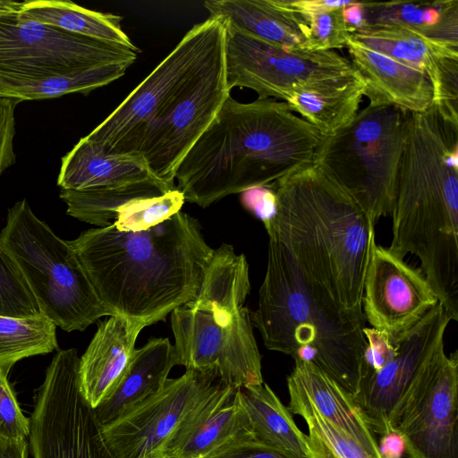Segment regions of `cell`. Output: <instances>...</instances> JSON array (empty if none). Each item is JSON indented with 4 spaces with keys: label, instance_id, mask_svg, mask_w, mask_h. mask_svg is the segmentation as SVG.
<instances>
[{
    "label": "cell",
    "instance_id": "8fae6325",
    "mask_svg": "<svg viewBox=\"0 0 458 458\" xmlns=\"http://www.w3.org/2000/svg\"><path fill=\"white\" fill-rule=\"evenodd\" d=\"M19 10L0 13V77L38 80L137 59L127 47L22 19Z\"/></svg>",
    "mask_w": 458,
    "mask_h": 458
},
{
    "label": "cell",
    "instance_id": "7c38bea8",
    "mask_svg": "<svg viewBox=\"0 0 458 458\" xmlns=\"http://www.w3.org/2000/svg\"><path fill=\"white\" fill-rule=\"evenodd\" d=\"M171 326L177 365L214 375L236 389L264 383L248 308L220 326L210 312L182 305L171 312Z\"/></svg>",
    "mask_w": 458,
    "mask_h": 458
},
{
    "label": "cell",
    "instance_id": "bcb514c9",
    "mask_svg": "<svg viewBox=\"0 0 458 458\" xmlns=\"http://www.w3.org/2000/svg\"><path fill=\"white\" fill-rule=\"evenodd\" d=\"M22 2H14L10 0H0V13L13 10H19Z\"/></svg>",
    "mask_w": 458,
    "mask_h": 458
},
{
    "label": "cell",
    "instance_id": "4dcf8cb0",
    "mask_svg": "<svg viewBox=\"0 0 458 458\" xmlns=\"http://www.w3.org/2000/svg\"><path fill=\"white\" fill-rule=\"evenodd\" d=\"M365 84L361 79L316 90L295 92L285 102L293 112L327 135L346 125L359 112Z\"/></svg>",
    "mask_w": 458,
    "mask_h": 458
},
{
    "label": "cell",
    "instance_id": "9a60e30c",
    "mask_svg": "<svg viewBox=\"0 0 458 458\" xmlns=\"http://www.w3.org/2000/svg\"><path fill=\"white\" fill-rule=\"evenodd\" d=\"M452 318L439 302L414 327L394 339V352L375 371L362 374L353 397L373 433L391 431L394 412L422 370L445 351V335Z\"/></svg>",
    "mask_w": 458,
    "mask_h": 458
},
{
    "label": "cell",
    "instance_id": "74e56055",
    "mask_svg": "<svg viewBox=\"0 0 458 458\" xmlns=\"http://www.w3.org/2000/svg\"><path fill=\"white\" fill-rule=\"evenodd\" d=\"M7 376L0 369V440L28 439L30 418L22 412Z\"/></svg>",
    "mask_w": 458,
    "mask_h": 458
},
{
    "label": "cell",
    "instance_id": "d4e9b609",
    "mask_svg": "<svg viewBox=\"0 0 458 458\" xmlns=\"http://www.w3.org/2000/svg\"><path fill=\"white\" fill-rule=\"evenodd\" d=\"M151 179L157 178L152 174L142 157L106 154L83 137L62 157L57 185L61 190L83 191Z\"/></svg>",
    "mask_w": 458,
    "mask_h": 458
},
{
    "label": "cell",
    "instance_id": "7bdbcfd3",
    "mask_svg": "<svg viewBox=\"0 0 458 458\" xmlns=\"http://www.w3.org/2000/svg\"><path fill=\"white\" fill-rule=\"evenodd\" d=\"M377 446L381 458H402L405 453L403 438L395 431L381 436Z\"/></svg>",
    "mask_w": 458,
    "mask_h": 458
},
{
    "label": "cell",
    "instance_id": "ffe728a7",
    "mask_svg": "<svg viewBox=\"0 0 458 458\" xmlns=\"http://www.w3.org/2000/svg\"><path fill=\"white\" fill-rule=\"evenodd\" d=\"M346 48L369 104L392 105L408 113H422L434 105L433 85L422 71L369 49L351 36Z\"/></svg>",
    "mask_w": 458,
    "mask_h": 458
},
{
    "label": "cell",
    "instance_id": "836d02e7",
    "mask_svg": "<svg viewBox=\"0 0 458 458\" xmlns=\"http://www.w3.org/2000/svg\"><path fill=\"white\" fill-rule=\"evenodd\" d=\"M293 414L302 417L308 425L309 458H380L314 411L299 409Z\"/></svg>",
    "mask_w": 458,
    "mask_h": 458
},
{
    "label": "cell",
    "instance_id": "8992f818",
    "mask_svg": "<svg viewBox=\"0 0 458 458\" xmlns=\"http://www.w3.org/2000/svg\"><path fill=\"white\" fill-rule=\"evenodd\" d=\"M409 114L392 105L369 104L346 125L325 135L314 154L313 165L375 224L393 213Z\"/></svg>",
    "mask_w": 458,
    "mask_h": 458
},
{
    "label": "cell",
    "instance_id": "6da1fadb",
    "mask_svg": "<svg viewBox=\"0 0 458 458\" xmlns=\"http://www.w3.org/2000/svg\"><path fill=\"white\" fill-rule=\"evenodd\" d=\"M68 242L112 315L146 326L196 299L214 250L199 221L182 211L144 231L113 225Z\"/></svg>",
    "mask_w": 458,
    "mask_h": 458
},
{
    "label": "cell",
    "instance_id": "d6986e66",
    "mask_svg": "<svg viewBox=\"0 0 458 458\" xmlns=\"http://www.w3.org/2000/svg\"><path fill=\"white\" fill-rule=\"evenodd\" d=\"M254 440L239 389L221 384L178 426L162 450L165 458H207L239 441Z\"/></svg>",
    "mask_w": 458,
    "mask_h": 458
},
{
    "label": "cell",
    "instance_id": "44dd1931",
    "mask_svg": "<svg viewBox=\"0 0 458 458\" xmlns=\"http://www.w3.org/2000/svg\"><path fill=\"white\" fill-rule=\"evenodd\" d=\"M144 323L114 315L100 323L83 355L78 376L81 394L95 409L117 387L135 351Z\"/></svg>",
    "mask_w": 458,
    "mask_h": 458
},
{
    "label": "cell",
    "instance_id": "8d00e7d4",
    "mask_svg": "<svg viewBox=\"0 0 458 458\" xmlns=\"http://www.w3.org/2000/svg\"><path fill=\"white\" fill-rule=\"evenodd\" d=\"M344 11L339 8L304 18L309 30L301 50L318 52L346 47L350 30Z\"/></svg>",
    "mask_w": 458,
    "mask_h": 458
},
{
    "label": "cell",
    "instance_id": "f1b7e54d",
    "mask_svg": "<svg viewBox=\"0 0 458 458\" xmlns=\"http://www.w3.org/2000/svg\"><path fill=\"white\" fill-rule=\"evenodd\" d=\"M362 12L365 26H403L429 38L458 47L457 0L362 3Z\"/></svg>",
    "mask_w": 458,
    "mask_h": 458
},
{
    "label": "cell",
    "instance_id": "b9f144b4",
    "mask_svg": "<svg viewBox=\"0 0 458 458\" xmlns=\"http://www.w3.org/2000/svg\"><path fill=\"white\" fill-rule=\"evenodd\" d=\"M355 1L341 0H284L285 4L301 17L306 18L313 14L345 8Z\"/></svg>",
    "mask_w": 458,
    "mask_h": 458
},
{
    "label": "cell",
    "instance_id": "60d3db41",
    "mask_svg": "<svg viewBox=\"0 0 458 458\" xmlns=\"http://www.w3.org/2000/svg\"><path fill=\"white\" fill-rule=\"evenodd\" d=\"M207 458H288L254 440L232 443Z\"/></svg>",
    "mask_w": 458,
    "mask_h": 458
},
{
    "label": "cell",
    "instance_id": "4316f807",
    "mask_svg": "<svg viewBox=\"0 0 458 458\" xmlns=\"http://www.w3.org/2000/svg\"><path fill=\"white\" fill-rule=\"evenodd\" d=\"M254 441L288 458H309L307 435L266 383L239 388Z\"/></svg>",
    "mask_w": 458,
    "mask_h": 458
},
{
    "label": "cell",
    "instance_id": "e575fe53",
    "mask_svg": "<svg viewBox=\"0 0 458 458\" xmlns=\"http://www.w3.org/2000/svg\"><path fill=\"white\" fill-rule=\"evenodd\" d=\"M184 201L177 188L158 197L131 201L119 210L114 225L120 231L147 230L181 211Z\"/></svg>",
    "mask_w": 458,
    "mask_h": 458
},
{
    "label": "cell",
    "instance_id": "e0dca14e",
    "mask_svg": "<svg viewBox=\"0 0 458 458\" xmlns=\"http://www.w3.org/2000/svg\"><path fill=\"white\" fill-rule=\"evenodd\" d=\"M437 303L438 298L420 268L375 243L361 300L364 319L371 328L394 340Z\"/></svg>",
    "mask_w": 458,
    "mask_h": 458
},
{
    "label": "cell",
    "instance_id": "5bb4252c",
    "mask_svg": "<svg viewBox=\"0 0 458 458\" xmlns=\"http://www.w3.org/2000/svg\"><path fill=\"white\" fill-rule=\"evenodd\" d=\"M224 384L216 376L186 370L168 378L156 394L100 426L112 458H157L165 444L184 419Z\"/></svg>",
    "mask_w": 458,
    "mask_h": 458
},
{
    "label": "cell",
    "instance_id": "d590c367",
    "mask_svg": "<svg viewBox=\"0 0 458 458\" xmlns=\"http://www.w3.org/2000/svg\"><path fill=\"white\" fill-rule=\"evenodd\" d=\"M0 316L38 318L42 311L20 268L0 246Z\"/></svg>",
    "mask_w": 458,
    "mask_h": 458
},
{
    "label": "cell",
    "instance_id": "7402d4cb",
    "mask_svg": "<svg viewBox=\"0 0 458 458\" xmlns=\"http://www.w3.org/2000/svg\"><path fill=\"white\" fill-rule=\"evenodd\" d=\"M287 386V408L292 414L299 409L314 411L380 457L377 443L354 398L316 365L295 360Z\"/></svg>",
    "mask_w": 458,
    "mask_h": 458
},
{
    "label": "cell",
    "instance_id": "ba28073f",
    "mask_svg": "<svg viewBox=\"0 0 458 458\" xmlns=\"http://www.w3.org/2000/svg\"><path fill=\"white\" fill-rule=\"evenodd\" d=\"M225 30L219 17L191 27L86 139L106 154L138 157L148 134L225 54Z\"/></svg>",
    "mask_w": 458,
    "mask_h": 458
},
{
    "label": "cell",
    "instance_id": "277c9868",
    "mask_svg": "<svg viewBox=\"0 0 458 458\" xmlns=\"http://www.w3.org/2000/svg\"><path fill=\"white\" fill-rule=\"evenodd\" d=\"M274 189L277 207L268 237L284 247L302 276L338 310L363 315L375 223L314 165Z\"/></svg>",
    "mask_w": 458,
    "mask_h": 458
},
{
    "label": "cell",
    "instance_id": "2e32d148",
    "mask_svg": "<svg viewBox=\"0 0 458 458\" xmlns=\"http://www.w3.org/2000/svg\"><path fill=\"white\" fill-rule=\"evenodd\" d=\"M225 64L224 54L153 128L139 149L138 157L152 174L170 186H175V173L185 155L231 96Z\"/></svg>",
    "mask_w": 458,
    "mask_h": 458
},
{
    "label": "cell",
    "instance_id": "5b68a950",
    "mask_svg": "<svg viewBox=\"0 0 458 458\" xmlns=\"http://www.w3.org/2000/svg\"><path fill=\"white\" fill-rule=\"evenodd\" d=\"M250 320L268 350L313 363L352 397L358 394L367 348L363 315L338 310L273 238Z\"/></svg>",
    "mask_w": 458,
    "mask_h": 458
},
{
    "label": "cell",
    "instance_id": "484cf974",
    "mask_svg": "<svg viewBox=\"0 0 458 458\" xmlns=\"http://www.w3.org/2000/svg\"><path fill=\"white\" fill-rule=\"evenodd\" d=\"M250 291L249 265L243 254L223 243L213 250L196 299L187 306L212 314L220 326L231 324Z\"/></svg>",
    "mask_w": 458,
    "mask_h": 458
},
{
    "label": "cell",
    "instance_id": "4fadbf2b",
    "mask_svg": "<svg viewBox=\"0 0 458 458\" xmlns=\"http://www.w3.org/2000/svg\"><path fill=\"white\" fill-rule=\"evenodd\" d=\"M409 458H458V353L442 352L419 375L392 421Z\"/></svg>",
    "mask_w": 458,
    "mask_h": 458
},
{
    "label": "cell",
    "instance_id": "30bf717a",
    "mask_svg": "<svg viewBox=\"0 0 458 458\" xmlns=\"http://www.w3.org/2000/svg\"><path fill=\"white\" fill-rule=\"evenodd\" d=\"M79 361L76 349L59 350L47 369L30 417L33 458H112L94 409L81 394Z\"/></svg>",
    "mask_w": 458,
    "mask_h": 458
},
{
    "label": "cell",
    "instance_id": "7a4b0ae2",
    "mask_svg": "<svg viewBox=\"0 0 458 458\" xmlns=\"http://www.w3.org/2000/svg\"><path fill=\"white\" fill-rule=\"evenodd\" d=\"M388 250L418 258L439 302L458 320V121L436 105L410 113Z\"/></svg>",
    "mask_w": 458,
    "mask_h": 458
},
{
    "label": "cell",
    "instance_id": "ab89813d",
    "mask_svg": "<svg viewBox=\"0 0 458 458\" xmlns=\"http://www.w3.org/2000/svg\"><path fill=\"white\" fill-rule=\"evenodd\" d=\"M19 100L0 98V180L3 173L16 161L13 140L15 135V108Z\"/></svg>",
    "mask_w": 458,
    "mask_h": 458
},
{
    "label": "cell",
    "instance_id": "3957f363",
    "mask_svg": "<svg viewBox=\"0 0 458 458\" xmlns=\"http://www.w3.org/2000/svg\"><path fill=\"white\" fill-rule=\"evenodd\" d=\"M324 136L285 101L242 103L230 96L180 163L176 188L201 208L251 188H274L313 165Z\"/></svg>",
    "mask_w": 458,
    "mask_h": 458
},
{
    "label": "cell",
    "instance_id": "9c48e42d",
    "mask_svg": "<svg viewBox=\"0 0 458 458\" xmlns=\"http://www.w3.org/2000/svg\"><path fill=\"white\" fill-rule=\"evenodd\" d=\"M225 23V65L230 89L247 88L258 94V99L285 101L295 92L361 79L352 63L334 50H293Z\"/></svg>",
    "mask_w": 458,
    "mask_h": 458
},
{
    "label": "cell",
    "instance_id": "603a6c76",
    "mask_svg": "<svg viewBox=\"0 0 458 458\" xmlns=\"http://www.w3.org/2000/svg\"><path fill=\"white\" fill-rule=\"evenodd\" d=\"M209 17L260 39L299 50L309 26L303 17L291 10L284 0H209L204 2Z\"/></svg>",
    "mask_w": 458,
    "mask_h": 458
},
{
    "label": "cell",
    "instance_id": "83f0119b",
    "mask_svg": "<svg viewBox=\"0 0 458 458\" xmlns=\"http://www.w3.org/2000/svg\"><path fill=\"white\" fill-rule=\"evenodd\" d=\"M19 16L25 20L47 24L63 30L127 47L136 53L140 50L123 30V16L86 9L70 1H24Z\"/></svg>",
    "mask_w": 458,
    "mask_h": 458
},
{
    "label": "cell",
    "instance_id": "f35d334b",
    "mask_svg": "<svg viewBox=\"0 0 458 458\" xmlns=\"http://www.w3.org/2000/svg\"><path fill=\"white\" fill-rule=\"evenodd\" d=\"M242 205L265 226L267 235L271 233L276 214V194L272 187L262 186L241 193Z\"/></svg>",
    "mask_w": 458,
    "mask_h": 458
},
{
    "label": "cell",
    "instance_id": "ac0fdd59",
    "mask_svg": "<svg viewBox=\"0 0 458 458\" xmlns=\"http://www.w3.org/2000/svg\"><path fill=\"white\" fill-rule=\"evenodd\" d=\"M365 47L425 72L434 105L458 121V47L397 25H369L350 34Z\"/></svg>",
    "mask_w": 458,
    "mask_h": 458
},
{
    "label": "cell",
    "instance_id": "1f68e13d",
    "mask_svg": "<svg viewBox=\"0 0 458 458\" xmlns=\"http://www.w3.org/2000/svg\"><path fill=\"white\" fill-rule=\"evenodd\" d=\"M127 64H106L77 72L38 80H14L0 77V98L38 100L69 93L88 94L123 77Z\"/></svg>",
    "mask_w": 458,
    "mask_h": 458
},
{
    "label": "cell",
    "instance_id": "7dc6e473",
    "mask_svg": "<svg viewBox=\"0 0 458 458\" xmlns=\"http://www.w3.org/2000/svg\"><path fill=\"white\" fill-rule=\"evenodd\" d=\"M157 458H165V457H164V456H160V457H157Z\"/></svg>",
    "mask_w": 458,
    "mask_h": 458
},
{
    "label": "cell",
    "instance_id": "f6af8a7d",
    "mask_svg": "<svg viewBox=\"0 0 458 458\" xmlns=\"http://www.w3.org/2000/svg\"><path fill=\"white\" fill-rule=\"evenodd\" d=\"M344 13L350 34L365 26L362 3L355 1L351 5L345 7Z\"/></svg>",
    "mask_w": 458,
    "mask_h": 458
},
{
    "label": "cell",
    "instance_id": "f546056e",
    "mask_svg": "<svg viewBox=\"0 0 458 458\" xmlns=\"http://www.w3.org/2000/svg\"><path fill=\"white\" fill-rule=\"evenodd\" d=\"M175 188L158 179H151L116 187L61 190L60 198L67 205V214L71 216L98 227H107L115 223L119 210L130 202L158 197Z\"/></svg>",
    "mask_w": 458,
    "mask_h": 458
},
{
    "label": "cell",
    "instance_id": "d6a6232c",
    "mask_svg": "<svg viewBox=\"0 0 458 458\" xmlns=\"http://www.w3.org/2000/svg\"><path fill=\"white\" fill-rule=\"evenodd\" d=\"M56 326L38 318L0 316V369L9 373L19 360L57 349Z\"/></svg>",
    "mask_w": 458,
    "mask_h": 458
},
{
    "label": "cell",
    "instance_id": "cb8c5ba5",
    "mask_svg": "<svg viewBox=\"0 0 458 458\" xmlns=\"http://www.w3.org/2000/svg\"><path fill=\"white\" fill-rule=\"evenodd\" d=\"M176 363L174 346L167 338L149 340L135 349L131 360L113 394L94 409L100 426L159 392Z\"/></svg>",
    "mask_w": 458,
    "mask_h": 458
},
{
    "label": "cell",
    "instance_id": "ee69618b",
    "mask_svg": "<svg viewBox=\"0 0 458 458\" xmlns=\"http://www.w3.org/2000/svg\"><path fill=\"white\" fill-rule=\"evenodd\" d=\"M0 458H29V441L0 440Z\"/></svg>",
    "mask_w": 458,
    "mask_h": 458
},
{
    "label": "cell",
    "instance_id": "52a82bcc",
    "mask_svg": "<svg viewBox=\"0 0 458 458\" xmlns=\"http://www.w3.org/2000/svg\"><path fill=\"white\" fill-rule=\"evenodd\" d=\"M0 246L22 273L42 314L66 332L113 316L102 303L68 241L58 237L26 199L8 209Z\"/></svg>",
    "mask_w": 458,
    "mask_h": 458
}]
</instances>
